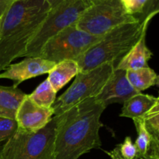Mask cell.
Here are the masks:
<instances>
[{
    "instance_id": "3",
    "label": "cell",
    "mask_w": 159,
    "mask_h": 159,
    "mask_svg": "<svg viewBox=\"0 0 159 159\" xmlns=\"http://www.w3.org/2000/svg\"><path fill=\"white\" fill-rule=\"evenodd\" d=\"M155 15L151 14L143 21L123 23L102 36L77 60L79 71H89L105 63H118L148 28Z\"/></svg>"
},
{
    "instance_id": "18",
    "label": "cell",
    "mask_w": 159,
    "mask_h": 159,
    "mask_svg": "<svg viewBox=\"0 0 159 159\" xmlns=\"http://www.w3.org/2000/svg\"><path fill=\"white\" fill-rule=\"evenodd\" d=\"M56 93L48 79L43 81L37 87L31 94L28 95L30 99L37 105L47 108L52 107L56 100Z\"/></svg>"
},
{
    "instance_id": "14",
    "label": "cell",
    "mask_w": 159,
    "mask_h": 159,
    "mask_svg": "<svg viewBox=\"0 0 159 159\" xmlns=\"http://www.w3.org/2000/svg\"><path fill=\"white\" fill-rule=\"evenodd\" d=\"M158 102H159L158 97L138 93L123 103L120 116L132 120L141 118Z\"/></svg>"
},
{
    "instance_id": "20",
    "label": "cell",
    "mask_w": 159,
    "mask_h": 159,
    "mask_svg": "<svg viewBox=\"0 0 159 159\" xmlns=\"http://www.w3.org/2000/svg\"><path fill=\"white\" fill-rule=\"evenodd\" d=\"M144 127L149 134L159 141V102L155 104L143 117Z\"/></svg>"
},
{
    "instance_id": "10",
    "label": "cell",
    "mask_w": 159,
    "mask_h": 159,
    "mask_svg": "<svg viewBox=\"0 0 159 159\" xmlns=\"http://www.w3.org/2000/svg\"><path fill=\"white\" fill-rule=\"evenodd\" d=\"M53 115L52 107L47 108L37 105L30 99L27 94L18 108L15 120L18 128L36 132L44 127L52 119Z\"/></svg>"
},
{
    "instance_id": "22",
    "label": "cell",
    "mask_w": 159,
    "mask_h": 159,
    "mask_svg": "<svg viewBox=\"0 0 159 159\" xmlns=\"http://www.w3.org/2000/svg\"><path fill=\"white\" fill-rule=\"evenodd\" d=\"M16 0H0V18Z\"/></svg>"
},
{
    "instance_id": "26",
    "label": "cell",
    "mask_w": 159,
    "mask_h": 159,
    "mask_svg": "<svg viewBox=\"0 0 159 159\" xmlns=\"http://www.w3.org/2000/svg\"><path fill=\"white\" fill-rule=\"evenodd\" d=\"M111 159H120V158H116V157H113V158H111Z\"/></svg>"
},
{
    "instance_id": "6",
    "label": "cell",
    "mask_w": 159,
    "mask_h": 159,
    "mask_svg": "<svg viewBox=\"0 0 159 159\" xmlns=\"http://www.w3.org/2000/svg\"><path fill=\"white\" fill-rule=\"evenodd\" d=\"M89 5L85 0H65L51 9L28 43L23 57H37L42 47L50 38L77 23Z\"/></svg>"
},
{
    "instance_id": "27",
    "label": "cell",
    "mask_w": 159,
    "mask_h": 159,
    "mask_svg": "<svg viewBox=\"0 0 159 159\" xmlns=\"http://www.w3.org/2000/svg\"><path fill=\"white\" fill-rule=\"evenodd\" d=\"M0 23H1V18H0Z\"/></svg>"
},
{
    "instance_id": "24",
    "label": "cell",
    "mask_w": 159,
    "mask_h": 159,
    "mask_svg": "<svg viewBox=\"0 0 159 159\" xmlns=\"http://www.w3.org/2000/svg\"><path fill=\"white\" fill-rule=\"evenodd\" d=\"M120 1H121V2L123 3V5H124V8L126 9V8H127V6L130 4V2H131L133 0H120Z\"/></svg>"
},
{
    "instance_id": "13",
    "label": "cell",
    "mask_w": 159,
    "mask_h": 159,
    "mask_svg": "<svg viewBox=\"0 0 159 159\" xmlns=\"http://www.w3.org/2000/svg\"><path fill=\"white\" fill-rule=\"evenodd\" d=\"M138 138L134 143L138 159H159V141L152 138L144 127L142 118L133 119Z\"/></svg>"
},
{
    "instance_id": "1",
    "label": "cell",
    "mask_w": 159,
    "mask_h": 159,
    "mask_svg": "<svg viewBox=\"0 0 159 159\" xmlns=\"http://www.w3.org/2000/svg\"><path fill=\"white\" fill-rule=\"evenodd\" d=\"M106 107L96 98L85 99L58 116L54 159H79L102 146L100 117Z\"/></svg>"
},
{
    "instance_id": "25",
    "label": "cell",
    "mask_w": 159,
    "mask_h": 159,
    "mask_svg": "<svg viewBox=\"0 0 159 159\" xmlns=\"http://www.w3.org/2000/svg\"><path fill=\"white\" fill-rule=\"evenodd\" d=\"M85 1H86V2H88V3H89V4H91V3L97 1V0H85Z\"/></svg>"
},
{
    "instance_id": "19",
    "label": "cell",
    "mask_w": 159,
    "mask_h": 159,
    "mask_svg": "<svg viewBox=\"0 0 159 159\" xmlns=\"http://www.w3.org/2000/svg\"><path fill=\"white\" fill-rule=\"evenodd\" d=\"M110 158L116 157L120 159H138L136 147L130 137H127L122 144H120L110 152L105 151Z\"/></svg>"
},
{
    "instance_id": "12",
    "label": "cell",
    "mask_w": 159,
    "mask_h": 159,
    "mask_svg": "<svg viewBox=\"0 0 159 159\" xmlns=\"http://www.w3.org/2000/svg\"><path fill=\"white\" fill-rule=\"evenodd\" d=\"M147 30L148 29L144 30L134 46L115 65L116 69L129 71L149 67L148 61L153 54L146 44Z\"/></svg>"
},
{
    "instance_id": "28",
    "label": "cell",
    "mask_w": 159,
    "mask_h": 159,
    "mask_svg": "<svg viewBox=\"0 0 159 159\" xmlns=\"http://www.w3.org/2000/svg\"></svg>"
},
{
    "instance_id": "11",
    "label": "cell",
    "mask_w": 159,
    "mask_h": 159,
    "mask_svg": "<svg viewBox=\"0 0 159 159\" xmlns=\"http://www.w3.org/2000/svg\"><path fill=\"white\" fill-rule=\"evenodd\" d=\"M138 93L139 92L136 91L130 85L126 71L114 68L111 77L96 98L107 108L110 104H123L129 98Z\"/></svg>"
},
{
    "instance_id": "8",
    "label": "cell",
    "mask_w": 159,
    "mask_h": 159,
    "mask_svg": "<svg viewBox=\"0 0 159 159\" xmlns=\"http://www.w3.org/2000/svg\"><path fill=\"white\" fill-rule=\"evenodd\" d=\"M102 37L91 35L71 25L50 38L40 49L37 57L54 62L78 59Z\"/></svg>"
},
{
    "instance_id": "21",
    "label": "cell",
    "mask_w": 159,
    "mask_h": 159,
    "mask_svg": "<svg viewBox=\"0 0 159 159\" xmlns=\"http://www.w3.org/2000/svg\"><path fill=\"white\" fill-rule=\"evenodd\" d=\"M18 126L16 120L0 118V144L9 140L16 131Z\"/></svg>"
},
{
    "instance_id": "17",
    "label": "cell",
    "mask_w": 159,
    "mask_h": 159,
    "mask_svg": "<svg viewBox=\"0 0 159 159\" xmlns=\"http://www.w3.org/2000/svg\"><path fill=\"white\" fill-rule=\"evenodd\" d=\"M126 75L130 85L139 93L152 86L158 85L159 77L158 74L150 67L126 71Z\"/></svg>"
},
{
    "instance_id": "9",
    "label": "cell",
    "mask_w": 159,
    "mask_h": 159,
    "mask_svg": "<svg viewBox=\"0 0 159 159\" xmlns=\"http://www.w3.org/2000/svg\"><path fill=\"white\" fill-rule=\"evenodd\" d=\"M55 65L40 57H27L19 63L10 64L0 73V79L12 80L14 86L17 87L24 81L48 74Z\"/></svg>"
},
{
    "instance_id": "16",
    "label": "cell",
    "mask_w": 159,
    "mask_h": 159,
    "mask_svg": "<svg viewBox=\"0 0 159 159\" xmlns=\"http://www.w3.org/2000/svg\"><path fill=\"white\" fill-rule=\"evenodd\" d=\"M79 72L77 61L66 60L57 63L48 72V80L56 93L61 89L71 79Z\"/></svg>"
},
{
    "instance_id": "5",
    "label": "cell",
    "mask_w": 159,
    "mask_h": 159,
    "mask_svg": "<svg viewBox=\"0 0 159 159\" xmlns=\"http://www.w3.org/2000/svg\"><path fill=\"white\" fill-rule=\"evenodd\" d=\"M113 63H105L87 71H79L71 86L54 101V115H60L79 102L97 97L114 70Z\"/></svg>"
},
{
    "instance_id": "23",
    "label": "cell",
    "mask_w": 159,
    "mask_h": 159,
    "mask_svg": "<svg viewBox=\"0 0 159 159\" xmlns=\"http://www.w3.org/2000/svg\"><path fill=\"white\" fill-rule=\"evenodd\" d=\"M45 1L48 2V4L49 5L50 9H54V7H56L57 6H58L59 4H61V2H63L65 0H45Z\"/></svg>"
},
{
    "instance_id": "15",
    "label": "cell",
    "mask_w": 159,
    "mask_h": 159,
    "mask_svg": "<svg viewBox=\"0 0 159 159\" xmlns=\"http://www.w3.org/2000/svg\"><path fill=\"white\" fill-rule=\"evenodd\" d=\"M26 96L18 87L0 85V118L15 120L18 108Z\"/></svg>"
},
{
    "instance_id": "2",
    "label": "cell",
    "mask_w": 159,
    "mask_h": 159,
    "mask_svg": "<svg viewBox=\"0 0 159 159\" xmlns=\"http://www.w3.org/2000/svg\"><path fill=\"white\" fill-rule=\"evenodd\" d=\"M51 10L45 0H16L1 17L0 71L24 56L26 47Z\"/></svg>"
},
{
    "instance_id": "4",
    "label": "cell",
    "mask_w": 159,
    "mask_h": 159,
    "mask_svg": "<svg viewBox=\"0 0 159 159\" xmlns=\"http://www.w3.org/2000/svg\"><path fill=\"white\" fill-rule=\"evenodd\" d=\"M58 116L32 132L17 128L0 149V159H54V141Z\"/></svg>"
},
{
    "instance_id": "7",
    "label": "cell",
    "mask_w": 159,
    "mask_h": 159,
    "mask_svg": "<svg viewBox=\"0 0 159 159\" xmlns=\"http://www.w3.org/2000/svg\"><path fill=\"white\" fill-rule=\"evenodd\" d=\"M138 20L127 12L120 0H97L89 5L75 24L91 35L102 37L119 25Z\"/></svg>"
}]
</instances>
